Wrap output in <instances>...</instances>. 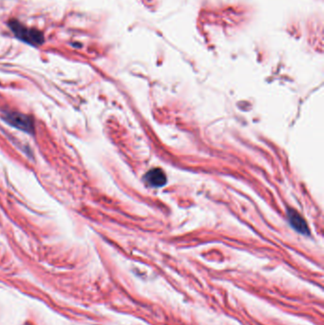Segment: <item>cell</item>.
<instances>
[{
  "label": "cell",
  "mask_w": 324,
  "mask_h": 325,
  "mask_svg": "<svg viewBox=\"0 0 324 325\" xmlns=\"http://www.w3.org/2000/svg\"><path fill=\"white\" fill-rule=\"evenodd\" d=\"M10 26L12 28V31L14 34L25 42H28L30 44H35V45H38L43 42V35L37 31H32V30L26 29L21 26L17 22L11 23Z\"/></svg>",
  "instance_id": "1"
},
{
  "label": "cell",
  "mask_w": 324,
  "mask_h": 325,
  "mask_svg": "<svg viewBox=\"0 0 324 325\" xmlns=\"http://www.w3.org/2000/svg\"><path fill=\"white\" fill-rule=\"evenodd\" d=\"M8 124L26 133H33V122L30 116L19 113H8L4 116Z\"/></svg>",
  "instance_id": "2"
},
{
  "label": "cell",
  "mask_w": 324,
  "mask_h": 325,
  "mask_svg": "<svg viewBox=\"0 0 324 325\" xmlns=\"http://www.w3.org/2000/svg\"><path fill=\"white\" fill-rule=\"evenodd\" d=\"M287 215H288L289 223L295 230H297L298 232L301 233L304 235L309 234V228H308L306 222L297 211L288 209Z\"/></svg>",
  "instance_id": "3"
},
{
  "label": "cell",
  "mask_w": 324,
  "mask_h": 325,
  "mask_svg": "<svg viewBox=\"0 0 324 325\" xmlns=\"http://www.w3.org/2000/svg\"><path fill=\"white\" fill-rule=\"evenodd\" d=\"M146 183L153 187H163L166 184L165 173L161 168H153L145 176Z\"/></svg>",
  "instance_id": "4"
}]
</instances>
